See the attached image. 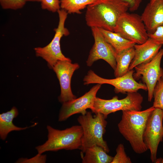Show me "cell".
<instances>
[{"label": "cell", "instance_id": "277c9868", "mask_svg": "<svg viewBox=\"0 0 163 163\" xmlns=\"http://www.w3.org/2000/svg\"><path fill=\"white\" fill-rule=\"evenodd\" d=\"M106 119L101 113L93 116L89 111L78 117L77 120L83 131L81 153L83 154L88 148L95 145L101 147L107 152H109L107 143L103 138L107 124Z\"/></svg>", "mask_w": 163, "mask_h": 163}, {"label": "cell", "instance_id": "ac0fdd59", "mask_svg": "<svg viewBox=\"0 0 163 163\" xmlns=\"http://www.w3.org/2000/svg\"><path fill=\"white\" fill-rule=\"evenodd\" d=\"M99 29L106 40L114 48L116 53L133 47L136 44L125 38L117 33Z\"/></svg>", "mask_w": 163, "mask_h": 163}, {"label": "cell", "instance_id": "3957f363", "mask_svg": "<svg viewBox=\"0 0 163 163\" xmlns=\"http://www.w3.org/2000/svg\"><path fill=\"white\" fill-rule=\"evenodd\" d=\"M47 140L43 144L36 147L38 153L46 151L59 150L81 149L83 134L82 129L80 125L73 126L65 129H55L47 126Z\"/></svg>", "mask_w": 163, "mask_h": 163}, {"label": "cell", "instance_id": "83f0119b", "mask_svg": "<svg viewBox=\"0 0 163 163\" xmlns=\"http://www.w3.org/2000/svg\"><path fill=\"white\" fill-rule=\"evenodd\" d=\"M26 2H40L41 0H24Z\"/></svg>", "mask_w": 163, "mask_h": 163}, {"label": "cell", "instance_id": "5b68a950", "mask_svg": "<svg viewBox=\"0 0 163 163\" xmlns=\"http://www.w3.org/2000/svg\"><path fill=\"white\" fill-rule=\"evenodd\" d=\"M57 12L59 21L57 27L54 29L55 34L53 38L46 46L34 48L36 56L41 57L45 60L49 67L51 69L59 60L71 61L62 54L60 45V40L62 37L68 36L69 34V30L65 26L68 13L61 9L58 10Z\"/></svg>", "mask_w": 163, "mask_h": 163}, {"label": "cell", "instance_id": "44dd1931", "mask_svg": "<svg viewBox=\"0 0 163 163\" xmlns=\"http://www.w3.org/2000/svg\"><path fill=\"white\" fill-rule=\"evenodd\" d=\"M154 101L153 106L163 111V77H162L157 82L153 93Z\"/></svg>", "mask_w": 163, "mask_h": 163}, {"label": "cell", "instance_id": "30bf717a", "mask_svg": "<svg viewBox=\"0 0 163 163\" xmlns=\"http://www.w3.org/2000/svg\"><path fill=\"white\" fill-rule=\"evenodd\" d=\"M163 111L155 108L148 118L143 134L144 141L150 150L152 163H156L158 147L163 139Z\"/></svg>", "mask_w": 163, "mask_h": 163}, {"label": "cell", "instance_id": "8fae6325", "mask_svg": "<svg viewBox=\"0 0 163 163\" xmlns=\"http://www.w3.org/2000/svg\"><path fill=\"white\" fill-rule=\"evenodd\" d=\"M91 29L94 42L86 62L87 66H91L95 62L101 59L108 63L114 71L117 66L115 49L106 40L99 28L92 27Z\"/></svg>", "mask_w": 163, "mask_h": 163}, {"label": "cell", "instance_id": "e0dca14e", "mask_svg": "<svg viewBox=\"0 0 163 163\" xmlns=\"http://www.w3.org/2000/svg\"><path fill=\"white\" fill-rule=\"evenodd\" d=\"M101 147L95 145L88 148L83 154H81L83 163H111L113 157Z\"/></svg>", "mask_w": 163, "mask_h": 163}, {"label": "cell", "instance_id": "d6986e66", "mask_svg": "<svg viewBox=\"0 0 163 163\" xmlns=\"http://www.w3.org/2000/svg\"><path fill=\"white\" fill-rule=\"evenodd\" d=\"M134 55V47L116 53V60L117 66L114 71V74L116 78L123 75L129 71L130 64Z\"/></svg>", "mask_w": 163, "mask_h": 163}, {"label": "cell", "instance_id": "2e32d148", "mask_svg": "<svg viewBox=\"0 0 163 163\" xmlns=\"http://www.w3.org/2000/svg\"><path fill=\"white\" fill-rule=\"evenodd\" d=\"M18 114V111L16 107H13L11 109L0 114V137L2 140H5L8 134L13 131L25 130L29 127H20L15 126L13 123L14 118Z\"/></svg>", "mask_w": 163, "mask_h": 163}, {"label": "cell", "instance_id": "7c38bea8", "mask_svg": "<svg viewBox=\"0 0 163 163\" xmlns=\"http://www.w3.org/2000/svg\"><path fill=\"white\" fill-rule=\"evenodd\" d=\"M101 85L97 84L80 97L63 103L59 114V121H65L75 114H84L87 109L91 110Z\"/></svg>", "mask_w": 163, "mask_h": 163}, {"label": "cell", "instance_id": "4316f807", "mask_svg": "<svg viewBox=\"0 0 163 163\" xmlns=\"http://www.w3.org/2000/svg\"><path fill=\"white\" fill-rule=\"evenodd\" d=\"M129 5V10L131 11L137 10L141 4L142 0H123Z\"/></svg>", "mask_w": 163, "mask_h": 163}, {"label": "cell", "instance_id": "f546056e", "mask_svg": "<svg viewBox=\"0 0 163 163\" xmlns=\"http://www.w3.org/2000/svg\"><path fill=\"white\" fill-rule=\"evenodd\" d=\"M154 0H150V1L153 2V1H154Z\"/></svg>", "mask_w": 163, "mask_h": 163}, {"label": "cell", "instance_id": "ffe728a7", "mask_svg": "<svg viewBox=\"0 0 163 163\" xmlns=\"http://www.w3.org/2000/svg\"><path fill=\"white\" fill-rule=\"evenodd\" d=\"M97 0H60L61 9L68 14H81V10L95 2Z\"/></svg>", "mask_w": 163, "mask_h": 163}, {"label": "cell", "instance_id": "5bb4252c", "mask_svg": "<svg viewBox=\"0 0 163 163\" xmlns=\"http://www.w3.org/2000/svg\"><path fill=\"white\" fill-rule=\"evenodd\" d=\"M141 16L148 33L153 32L163 24V0L150 1Z\"/></svg>", "mask_w": 163, "mask_h": 163}, {"label": "cell", "instance_id": "9a60e30c", "mask_svg": "<svg viewBox=\"0 0 163 163\" xmlns=\"http://www.w3.org/2000/svg\"><path fill=\"white\" fill-rule=\"evenodd\" d=\"M162 46L150 38L142 44H136L134 46V56L129 70L133 69L137 65L151 60L158 53Z\"/></svg>", "mask_w": 163, "mask_h": 163}, {"label": "cell", "instance_id": "7a4b0ae2", "mask_svg": "<svg viewBox=\"0 0 163 163\" xmlns=\"http://www.w3.org/2000/svg\"><path fill=\"white\" fill-rule=\"evenodd\" d=\"M155 109L152 106L142 111H122L121 119L117 126L119 131L137 154L148 150L143 136L148 118Z\"/></svg>", "mask_w": 163, "mask_h": 163}, {"label": "cell", "instance_id": "603a6c76", "mask_svg": "<svg viewBox=\"0 0 163 163\" xmlns=\"http://www.w3.org/2000/svg\"><path fill=\"white\" fill-rule=\"evenodd\" d=\"M26 2L24 0H0V4L4 9L16 10L23 8Z\"/></svg>", "mask_w": 163, "mask_h": 163}, {"label": "cell", "instance_id": "484cf974", "mask_svg": "<svg viewBox=\"0 0 163 163\" xmlns=\"http://www.w3.org/2000/svg\"><path fill=\"white\" fill-rule=\"evenodd\" d=\"M46 155L38 153L35 156L30 159L21 158L17 161L18 163H45Z\"/></svg>", "mask_w": 163, "mask_h": 163}, {"label": "cell", "instance_id": "f1b7e54d", "mask_svg": "<svg viewBox=\"0 0 163 163\" xmlns=\"http://www.w3.org/2000/svg\"><path fill=\"white\" fill-rule=\"evenodd\" d=\"M161 163H163V158L161 159Z\"/></svg>", "mask_w": 163, "mask_h": 163}, {"label": "cell", "instance_id": "7402d4cb", "mask_svg": "<svg viewBox=\"0 0 163 163\" xmlns=\"http://www.w3.org/2000/svg\"><path fill=\"white\" fill-rule=\"evenodd\" d=\"M116 154L113 157L111 163H131L130 158L128 156L125 151L123 144H119L116 149Z\"/></svg>", "mask_w": 163, "mask_h": 163}, {"label": "cell", "instance_id": "52a82bcc", "mask_svg": "<svg viewBox=\"0 0 163 163\" xmlns=\"http://www.w3.org/2000/svg\"><path fill=\"white\" fill-rule=\"evenodd\" d=\"M114 32L137 44L144 43L149 38L141 16L127 12L120 18Z\"/></svg>", "mask_w": 163, "mask_h": 163}, {"label": "cell", "instance_id": "4dcf8cb0", "mask_svg": "<svg viewBox=\"0 0 163 163\" xmlns=\"http://www.w3.org/2000/svg\"><path fill=\"white\" fill-rule=\"evenodd\" d=\"M162 77H163V76H162Z\"/></svg>", "mask_w": 163, "mask_h": 163}, {"label": "cell", "instance_id": "ba28073f", "mask_svg": "<svg viewBox=\"0 0 163 163\" xmlns=\"http://www.w3.org/2000/svg\"><path fill=\"white\" fill-rule=\"evenodd\" d=\"M134 72V71L132 69L129 70L122 76L109 79L99 76L90 70L84 78V84H109L114 87V91L117 94L136 92L140 89L147 90V88L145 84L138 83L136 81L133 76Z\"/></svg>", "mask_w": 163, "mask_h": 163}, {"label": "cell", "instance_id": "8992f818", "mask_svg": "<svg viewBox=\"0 0 163 163\" xmlns=\"http://www.w3.org/2000/svg\"><path fill=\"white\" fill-rule=\"evenodd\" d=\"M143 101V97L137 92L128 93L121 99L117 96L109 100L96 97L91 110L95 114H103L106 119L110 114L119 110H141Z\"/></svg>", "mask_w": 163, "mask_h": 163}, {"label": "cell", "instance_id": "6da1fadb", "mask_svg": "<svg viewBox=\"0 0 163 163\" xmlns=\"http://www.w3.org/2000/svg\"><path fill=\"white\" fill-rule=\"evenodd\" d=\"M86 8L87 26L114 32L120 18L129 10V5L123 0H97Z\"/></svg>", "mask_w": 163, "mask_h": 163}, {"label": "cell", "instance_id": "4fadbf2b", "mask_svg": "<svg viewBox=\"0 0 163 163\" xmlns=\"http://www.w3.org/2000/svg\"><path fill=\"white\" fill-rule=\"evenodd\" d=\"M79 68L78 63L67 60H59L53 67L60 86L61 93L58 97L60 102L63 103L76 98L72 92L71 82L73 73Z\"/></svg>", "mask_w": 163, "mask_h": 163}, {"label": "cell", "instance_id": "cb8c5ba5", "mask_svg": "<svg viewBox=\"0 0 163 163\" xmlns=\"http://www.w3.org/2000/svg\"><path fill=\"white\" fill-rule=\"evenodd\" d=\"M42 9L52 12H57L60 9V0H41Z\"/></svg>", "mask_w": 163, "mask_h": 163}, {"label": "cell", "instance_id": "d4e9b609", "mask_svg": "<svg viewBox=\"0 0 163 163\" xmlns=\"http://www.w3.org/2000/svg\"><path fill=\"white\" fill-rule=\"evenodd\" d=\"M149 38L152 39L155 43L163 45V24L157 28L153 33H148Z\"/></svg>", "mask_w": 163, "mask_h": 163}, {"label": "cell", "instance_id": "9c48e42d", "mask_svg": "<svg viewBox=\"0 0 163 163\" xmlns=\"http://www.w3.org/2000/svg\"><path fill=\"white\" fill-rule=\"evenodd\" d=\"M163 56V48L161 49L151 60L134 68L136 72L133 74V77L135 80L141 78L145 84L148 91V101L149 102L153 98L154 89L157 82L163 75V69L161 67Z\"/></svg>", "mask_w": 163, "mask_h": 163}]
</instances>
